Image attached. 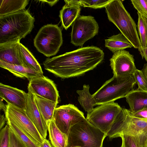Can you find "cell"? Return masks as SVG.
Listing matches in <instances>:
<instances>
[{
  "label": "cell",
  "mask_w": 147,
  "mask_h": 147,
  "mask_svg": "<svg viewBox=\"0 0 147 147\" xmlns=\"http://www.w3.org/2000/svg\"><path fill=\"white\" fill-rule=\"evenodd\" d=\"M111 140L123 136L129 137L137 147H144L147 140V119L133 116L129 110L122 108L107 134Z\"/></svg>",
  "instance_id": "7a4b0ae2"
},
{
  "label": "cell",
  "mask_w": 147,
  "mask_h": 147,
  "mask_svg": "<svg viewBox=\"0 0 147 147\" xmlns=\"http://www.w3.org/2000/svg\"><path fill=\"white\" fill-rule=\"evenodd\" d=\"M109 21L114 24L135 48L141 47L137 25L120 0H112L105 7Z\"/></svg>",
  "instance_id": "277c9868"
},
{
  "label": "cell",
  "mask_w": 147,
  "mask_h": 147,
  "mask_svg": "<svg viewBox=\"0 0 147 147\" xmlns=\"http://www.w3.org/2000/svg\"><path fill=\"white\" fill-rule=\"evenodd\" d=\"M29 0H0V16L25 10Z\"/></svg>",
  "instance_id": "603a6c76"
},
{
  "label": "cell",
  "mask_w": 147,
  "mask_h": 147,
  "mask_svg": "<svg viewBox=\"0 0 147 147\" xmlns=\"http://www.w3.org/2000/svg\"><path fill=\"white\" fill-rule=\"evenodd\" d=\"M133 75L138 85V89L147 91V79L142 71L136 69Z\"/></svg>",
  "instance_id": "f1b7e54d"
},
{
  "label": "cell",
  "mask_w": 147,
  "mask_h": 147,
  "mask_svg": "<svg viewBox=\"0 0 147 147\" xmlns=\"http://www.w3.org/2000/svg\"><path fill=\"white\" fill-rule=\"evenodd\" d=\"M121 107L117 103L112 102L100 105L87 113L86 120L101 131L107 134Z\"/></svg>",
  "instance_id": "ba28073f"
},
{
  "label": "cell",
  "mask_w": 147,
  "mask_h": 147,
  "mask_svg": "<svg viewBox=\"0 0 147 147\" xmlns=\"http://www.w3.org/2000/svg\"><path fill=\"white\" fill-rule=\"evenodd\" d=\"M71 43L76 46H82L85 42L98 33L99 26L94 18L80 15L72 25Z\"/></svg>",
  "instance_id": "9c48e42d"
},
{
  "label": "cell",
  "mask_w": 147,
  "mask_h": 147,
  "mask_svg": "<svg viewBox=\"0 0 147 147\" xmlns=\"http://www.w3.org/2000/svg\"><path fill=\"white\" fill-rule=\"evenodd\" d=\"M28 96L22 90L0 83V97L8 104L25 110Z\"/></svg>",
  "instance_id": "9a60e30c"
},
{
  "label": "cell",
  "mask_w": 147,
  "mask_h": 147,
  "mask_svg": "<svg viewBox=\"0 0 147 147\" xmlns=\"http://www.w3.org/2000/svg\"><path fill=\"white\" fill-rule=\"evenodd\" d=\"M28 90L34 94L58 104L59 96L56 85L53 81L43 75L31 79Z\"/></svg>",
  "instance_id": "4fadbf2b"
},
{
  "label": "cell",
  "mask_w": 147,
  "mask_h": 147,
  "mask_svg": "<svg viewBox=\"0 0 147 147\" xmlns=\"http://www.w3.org/2000/svg\"><path fill=\"white\" fill-rule=\"evenodd\" d=\"M6 122H7V120L5 117L3 115H1L0 116V130L4 127Z\"/></svg>",
  "instance_id": "d590c367"
},
{
  "label": "cell",
  "mask_w": 147,
  "mask_h": 147,
  "mask_svg": "<svg viewBox=\"0 0 147 147\" xmlns=\"http://www.w3.org/2000/svg\"><path fill=\"white\" fill-rule=\"evenodd\" d=\"M9 147H26L9 126Z\"/></svg>",
  "instance_id": "1f68e13d"
},
{
  "label": "cell",
  "mask_w": 147,
  "mask_h": 147,
  "mask_svg": "<svg viewBox=\"0 0 147 147\" xmlns=\"http://www.w3.org/2000/svg\"><path fill=\"white\" fill-rule=\"evenodd\" d=\"M47 125L51 143L54 147H67V138L56 125L53 119Z\"/></svg>",
  "instance_id": "44dd1931"
},
{
  "label": "cell",
  "mask_w": 147,
  "mask_h": 147,
  "mask_svg": "<svg viewBox=\"0 0 147 147\" xmlns=\"http://www.w3.org/2000/svg\"><path fill=\"white\" fill-rule=\"evenodd\" d=\"M34 22L25 9L0 16V44L24 38L32 30Z\"/></svg>",
  "instance_id": "3957f363"
},
{
  "label": "cell",
  "mask_w": 147,
  "mask_h": 147,
  "mask_svg": "<svg viewBox=\"0 0 147 147\" xmlns=\"http://www.w3.org/2000/svg\"><path fill=\"white\" fill-rule=\"evenodd\" d=\"M39 146L40 147H52L50 142L46 139H45L43 142Z\"/></svg>",
  "instance_id": "8d00e7d4"
},
{
  "label": "cell",
  "mask_w": 147,
  "mask_h": 147,
  "mask_svg": "<svg viewBox=\"0 0 147 147\" xmlns=\"http://www.w3.org/2000/svg\"><path fill=\"white\" fill-rule=\"evenodd\" d=\"M137 28L142 48H147V19L137 12Z\"/></svg>",
  "instance_id": "4316f807"
},
{
  "label": "cell",
  "mask_w": 147,
  "mask_h": 147,
  "mask_svg": "<svg viewBox=\"0 0 147 147\" xmlns=\"http://www.w3.org/2000/svg\"><path fill=\"white\" fill-rule=\"evenodd\" d=\"M105 47L114 53L118 51L134 47L130 41L121 33L105 40Z\"/></svg>",
  "instance_id": "7402d4cb"
},
{
  "label": "cell",
  "mask_w": 147,
  "mask_h": 147,
  "mask_svg": "<svg viewBox=\"0 0 147 147\" xmlns=\"http://www.w3.org/2000/svg\"><path fill=\"white\" fill-rule=\"evenodd\" d=\"M9 126L7 125L0 130V147H9Z\"/></svg>",
  "instance_id": "4dcf8cb0"
},
{
  "label": "cell",
  "mask_w": 147,
  "mask_h": 147,
  "mask_svg": "<svg viewBox=\"0 0 147 147\" xmlns=\"http://www.w3.org/2000/svg\"><path fill=\"white\" fill-rule=\"evenodd\" d=\"M0 109H2L4 111L5 110L6 108V105H4L1 100H0Z\"/></svg>",
  "instance_id": "ab89813d"
},
{
  "label": "cell",
  "mask_w": 147,
  "mask_h": 147,
  "mask_svg": "<svg viewBox=\"0 0 147 147\" xmlns=\"http://www.w3.org/2000/svg\"><path fill=\"white\" fill-rule=\"evenodd\" d=\"M63 42L61 29L57 25L51 24L42 27L34 39L37 51L47 57L55 55Z\"/></svg>",
  "instance_id": "52a82bcc"
},
{
  "label": "cell",
  "mask_w": 147,
  "mask_h": 147,
  "mask_svg": "<svg viewBox=\"0 0 147 147\" xmlns=\"http://www.w3.org/2000/svg\"><path fill=\"white\" fill-rule=\"evenodd\" d=\"M138 12L147 19V0H131Z\"/></svg>",
  "instance_id": "f546056e"
},
{
  "label": "cell",
  "mask_w": 147,
  "mask_h": 147,
  "mask_svg": "<svg viewBox=\"0 0 147 147\" xmlns=\"http://www.w3.org/2000/svg\"><path fill=\"white\" fill-rule=\"evenodd\" d=\"M80 147L78 146H73V147Z\"/></svg>",
  "instance_id": "b9f144b4"
},
{
  "label": "cell",
  "mask_w": 147,
  "mask_h": 147,
  "mask_svg": "<svg viewBox=\"0 0 147 147\" xmlns=\"http://www.w3.org/2000/svg\"><path fill=\"white\" fill-rule=\"evenodd\" d=\"M104 53L93 46L47 58L43 62L45 69L62 78L82 75L95 68L103 60Z\"/></svg>",
  "instance_id": "6da1fadb"
},
{
  "label": "cell",
  "mask_w": 147,
  "mask_h": 147,
  "mask_svg": "<svg viewBox=\"0 0 147 147\" xmlns=\"http://www.w3.org/2000/svg\"><path fill=\"white\" fill-rule=\"evenodd\" d=\"M142 71L147 79V63L144 64Z\"/></svg>",
  "instance_id": "f35d334b"
},
{
  "label": "cell",
  "mask_w": 147,
  "mask_h": 147,
  "mask_svg": "<svg viewBox=\"0 0 147 147\" xmlns=\"http://www.w3.org/2000/svg\"><path fill=\"white\" fill-rule=\"evenodd\" d=\"M6 119L17 125L31 139L40 146L45 139L27 116L25 110L7 103L4 111Z\"/></svg>",
  "instance_id": "30bf717a"
},
{
  "label": "cell",
  "mask_w": 147,
  "mask_h": 147,
  "mask_svg": "<svg viewBox=\"0 0 147 147\" xmlns=\"http://www.w3.org/2000/svg\"><path fill=\"white\" fill-rule=\"evenodd\" d=\"M20 39L0 44V60L15 65H23L20 44Z\"/></svg>",
  "instance_id": "2e32d148"
},
{
  "label": "cell",
  "mask_w": 147,
  "mask_h": 147,
  "mask_svg": "<svg viewBox=\"0 0 147 147\" xmlns=\"http://www.w3.org/2000/svg\"><path fill=\"white\" fill-rule=\"evenodd\" d=\"M34 94L37 107L47 124L49 121L53 119L57 104L36 94Z\"/></svg>",
  "instance_id": "d6986e66"
},
{
  "label": "cell",
  "mask_w": 147,
  "mask_h": 147,
  "mask_svg": "<svg viewBox=\"0 0 147 147\" xmlns=\"http://www.w3.org/2000/svg\"><path fill=\"white\" fill-rule=\"evenodd\" d=\"M20 48L23 65L43 74L41 66L31 52L20 43Z\"/></svg>",
  "instance_id": "d4e9b609"
},
{
  "label": "cell",
  "mask_w": 147,
  "mask_h": 147,
  "mask_svg": "<svg viewBox=\"0 0 147 147\" xmlns=\"http://www.w3.org/2000/svg\"><path fill=\"white\" fill-rule=\"evenodd\" d=\"M107 136L85 119L71 128L67 138V147H102Z\"/></svg>",
  "instance_id": "5b68a950"
},
{
  "label": "cell",
  "mask_w": 147,
  "mask_h": 147,
  "mask_svg": "<svg viewBox=\"0 0 147 147\" xmlns=\"http://www.w3.org/2000/svg\"><path fill=\"white\" fill-rule=\"evenodd\" d=\"M121 147H123V146L122 144Z\"/></svg>",
  "instance_id": "7bdbcfd3"
},
{
  "label": "cell",
  "mask_w": 147,
  "mask_h": 147,
  "mask_svg": "<svg viewBox=\"0 0 147 147\" xmlns=\"http://www.w3.org/2000/svg\"><path fill=\"white\" fill-rule=\"evenodd\" d=\"M89 86L84 84L83 89L78 90L77 93L79 95L78 100L84 110L87 113L91 112L94 109V107L96 105V102L92 95H91L89 91Z\"/></svg>",
  "instance_id": "cb8c5ba5"
},
{
  "label": "cell",
  "mask_w": 147,
  "mask_h": 147,
  "mask_svg": "<svg viewBox=\"0 0 147 147\" xmlns=\"http://www.w3.org/2000/svg\"><path fill=\"white\" fill-rule=\"evenodd\" d=\"M130 108L129 111L134 113L147 109V91L138 89L132 90L125 96Z\"/></svg>",
  "instance_id": "ac0fdd59"
},
{
  "label": "cell",
  "mask_w": 147,
  "mask_h": 147,
  "mask_svg": "<svg viewBox=\"0 0 147 147\" xmlns=\"http://www.w3.org/2000/svg\"><path fill=\"white\" fill-rule=\"evenodd\" d=\"M0 66L22 78H26L29 81L32 78L43 75L35 71L25 67L23 65H15L8 63L0 60Z\"/></svg>",
  "instance_id": "ffe728a7"
},
{
  "label": "cell",
  "mask_w": 147,
  "mask_h": 147,
  "mask_svg": "<svg viewBox=\"0 0 147 147\" xmlns=\"http://www.w3.org/2000/svg\"><path fill=\"white\" fill-rule=\"evenodd\" d=\"M144 147H147V140L145 142Z\"/></svg>",
  "instance_id": "60d3db41"
},
{
  "label": "cell",
  "mask_w": 147,
  "mask_h": 147,
  "mask_svg": "<svg viewBox=\"0 0 147 147\" xmlns=\"http://www.w3.org/2000/svg\"><path fill=\"white\" fill-rule=\"evenodd\" d=\"M26 108V114L32 122L37 130L44 139L47 135V128L44 120L37 107L34 94L28 90Z\"/></svg>",
  "instance_id": "5bb4252c"
},
{
  "label": "cell",
  "mask_w": 147,
  "mask_h": 147,
  "mask_svg": "<svg viewBox=\"0 0 147 147\" xmlns=\"http://www.w3.org/2000/svg\"><path fill=\"white\" fill-rule=\"evenodd\" d=\"M85 119L82 111L70 104L56 108L53 116L56 125L67 138L71 127Z\"/></svg>",
  "instance_id": "8fae6325"
},
{
  "label": "cell",
  "mask_w": 147,
  "mask_h": 147,
  "mask_svg": "<svg viewBox=\"0 0 147 147\" xmlns=\"http://www.w3.org/2000/svg\"><path fill=\"white\" fill-rule=\"evenodd\" d=\"M65 4L60 11L62 25L67 30L80 15L81 6L78 0H65Z\"/></svg>",
  "instance_id": "e0dca14e"
},
{
  "label": "cell",
  "mask_w": 147,
  "mask_h": 147,
  "mask_svg": "<svg viewBox=\"0 0 147 147\" xmlns=\"http://www.w3.org/2000/svg\"><path fill=\"white\" fill-rule=\"evenodd\" d=\"M112 0H79L78 1L79 3L81 6L96 9L105 7Z\"/></svg>",
  "instance_id": "83f0119b"
},
{
  "label": "cell",
  "mask_w": 147,
  "mask_h": 147,
  "mask_svg": "<svg viewBox=\"0 0 147 147\" xmlns=\"http://www.w3.org/2000/svg\"><path fill=\"white\" fill-rule=\"evenodd\" d=\"M130 112L133 116L142 119H147V109L142 110L134 113Z\"/></svg>",
  "instance_id": "836d02e7"
},
{
  "label": "cell",
  "mask_w": 147,
  "mask_h": 147,
  "mask_svg": "<svg viewBox=\"0 0 147 147\" xmlns=\"http://www.w3.org/2000/svg\"><path fill=\"white\" fill-rule=\"evenodd\" d=\"M7 124L15 134L26 147H40L14 123L7 119Z\"/></svg>",
  "instance_id": "484cf974"
},
{
  "label": "cell",
  "mask_w": 147,
  "mask_h": 147,
  "mask_svg": "<svg viewBox=\"0 0 147 147\" xmlns=\"http://www.w3.org/2000/svg\"><path fill=\"white\" fill-rule=\"evenodd\" d=\"M142 57V58L144 57L147 62V48H142L141 47L138 49Z\"/></svg>",
  "instance_id": "e575fe53"
},
{
  "label": "cell",
  "mask_w": 147,
  "mask_h": 147,
  "mask_svg": "<svg viewBox=\"0 0 147 147\" xmlns=\"http://www.w3.org/2000/svg\"><path fill=\"white\" fill-rule=\"evenodd\" d=\"M39 1L45 2L48 3L51 6H52L55 5L58 1V0H40Z\"/></svg>",
  "instance_id": "74e56055"
},
{
  "label": "cell",
  "mask_w": 147,
  "mask_h": 147,
  "mask_svg": "<svg viewBox=\"0 0 147 147\" xmlns=\"http://www.w3.org/2000/svg\"><path fill=\"white\" fill-rule=\"evenodd\" d=\"M136 82L133 75L125 77H113L106 81L92 95L97 105L114 102L125 97Z\"/></svg>",
  "instance_id": "8992f818"
},
{
  "label": "cell",
  "mask_w": 147,
  "mask_h": 147,
  "mask_svg": "<svg viewBox=\"0 0 147 147\" xmlns=\"http://www.w3.org/2000/svg\"><path fill=\"white\" fill-rule=\"evenodd\" d=\"M122 140V144L123 147H137L136 144L131 138L126 136L121 137Z\"/></svg>",
  "instance_id": "d6a6232c"
},
{
  "label": "cell",
  "mask_w": 147,
  "mask_h": 147,
  "mask_svg": "<svg viewBox=\"0 0 147 147\" xmlns=\"http://www.w3.org/2000/svg\"><path fill=\"white\" fill-rule=\"evenodd\" d=\"M110 61L113 76L116 77L132 75L136 69L134 56L125 50L114 53Z\"/></svg>",
  "instance_id": "7c38bea8"
}]
</instances>
